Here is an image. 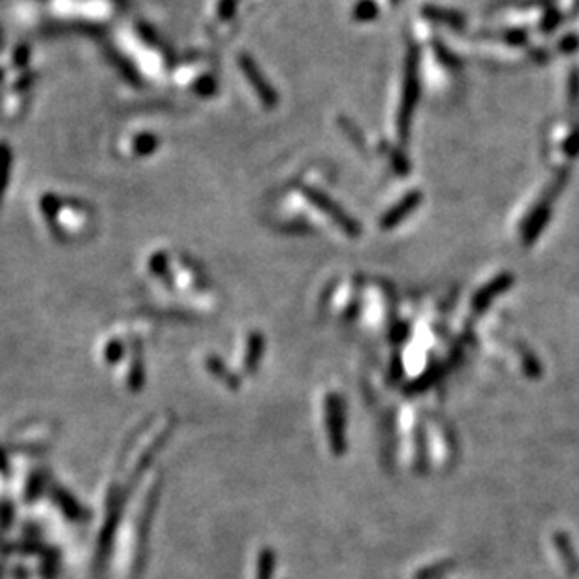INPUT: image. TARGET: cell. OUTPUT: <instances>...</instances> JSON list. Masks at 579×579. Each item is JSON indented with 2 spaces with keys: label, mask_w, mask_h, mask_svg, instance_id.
<instances>
[{
  "label": "cell",
  "mask_w": 579,
  "mask_h": 579,
  "mask_svg": "<svg viewBox=\"0 0 579 579\" xmlns=\"http://www.w3.org/2000/svg\"><path fill=\"white\" fill-rule=\"evenodd\" d=\"M376 13H379V10H376L372 0H363V2H360L358 8H356V17L358 19H371L374 17Z\"/></svg>",
  "instance_id": "cell-4"
},
{
  "label": "cell",
  "mask_w": 579,
  "mask_h": 579,
  "mask_svg": "<svg viewBox=\"0 0 579 579\" xmlns=\"http://www.w3.org/2000/svg\"><path fill=\"white\" fill-rule=\"evenodd\" d=\"M416 96H418V80H416V68H409V73H406V85H404V100H402V108H401V129H402V132H406V124H409L410 110L414 108Z\"/></svg>",
  "instance_id": "cell-2"
},
{
  "label": "cell",
  "mask_w": 579,
  "mask_h": 579,
  "mask_svg": "<svg viewBox=\"0 0 579 579\" xmlns=\"http://www.w3.org/2000/svg\"><path fill=\"white\" fill-rule=\"evenodd\" d=\"M425 15L433 17L434 21H439V23L451 24V27H455V29H461V27H463V17H461L459 13L450 12V10H433V8H429V10H425Z\"/></svg>",
  "instance_id": "cell-3"
},
{
  "label": "cell",
  "mask_w": 579,
  "mask_h": 579,
  "mask_svg": "<svg viewBox=\"0 0 579 579\" xmlns=\"http://www.w3.org/2000/svg\"><path fill=\"white\" fill-rule=\"evenodd\" d=\"M241 66H243L244 73L249 75V80L252 81V85H254V89L258 91V94L263 98V102H265L267 105L277 104V96H274V92L271 91V87L265 83L263 75H260L256 64L250 61L249 57H243V59H241Z\"/></svg>",
  "instance_id": "cell-1"
}]
</instances>
